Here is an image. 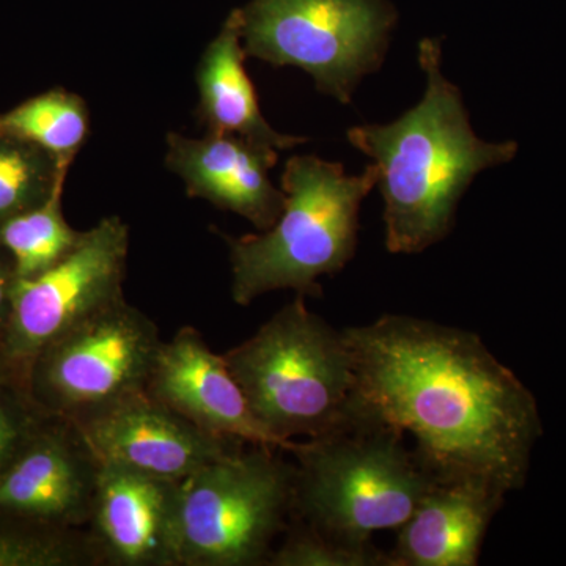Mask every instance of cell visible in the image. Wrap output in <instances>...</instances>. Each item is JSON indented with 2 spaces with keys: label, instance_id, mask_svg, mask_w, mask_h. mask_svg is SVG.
<instances>
[{
  "label": "cell",
  "instance_id": "9a60e30c",
  "mask_svg": "<svg viewBox=\"0 0 566 566\" xmlns=\"http://www.w3.org/2000/svg\"><path fill=\"white\" fill-rule=\"evenodd\" d=\"M505 491L482 476H434L412 516L398 528L389 566H476Z\"/></svg>",
  "mask_w": 566,
  "mask_h": 566
},
{
  "label": "cell",
  "instance_id": "8fae6325",
  "mask_svg": "<svg viewBox=\"0 0 566 566\" xmlns=\"http://www.w3.org/2000/svg\"><path fill=\"white\" fill-rule=\"evenodd\" d=\"M147 392L212 436L286 452L296 444H285L264 430L226 359L212 352L196 327L182 326L163 340Z\"/></svg>",
  "mask_w": 566,
  "mask_h": 566
},
{
  "label": "cell",
  "instance_id": "277c9868",
  "mask_svg": "<svg viewBox=\"0 0 566 566\" xmlns=\"http://www.w3.org/2000/svg\"><path fill=\"white\" fill-rule=\"evenodd\" d=\"M285 208L266 232L229 238L232 296L238 305L275 290L322 296L318 279L354 256L360 203L378 182L375 164L357 177L342 164L294 156L282 174Z\"/></svg>",
  "mask_w": 566,
  "mask_h": 566
},
{
  "label": "cell",
  "instance_id": "ac0fdd59",
  "mask_svg": "<svg viewBox=\"0 0 566 566\" xmlns=\"http://www.w3.org/2000/svg\"><path fill=\"white\" fill-rule=\"evenodd\" d=\"M63 180L39 207L22 211L0 223V244L13 260L14 277L29 279L61 262L84 232L71 229L63 218Z\"/></svg>",
  "mask_w": 566,
  "mask_h": 566
},
{
  "label": "cell",
  "instance_id": "52a82bcc",
  "mask_svg": "<svg viewBox=\"0 0 566 566\" xmlns=\"http://www.w3.org/2000/svg\"><path fill=\"white\" fill-rule=\"evenodd\" d=\"M241 17L245 55L307 71L344 104L381 65L395 22L386 0H253Z\"/></svg>",
  "mask_w": 566,
  "mask_h": 566
},
{
  "label": "cell",
  "instance_id": "7402d4cb",
  "mask_svg": "<svg viewBox=\"0 0 566 566\" xmlns=\"http://www.w3.org/2000/svg\"><path fill=\"white\" fill-rule=\"evenodd\" d=\"M14 270H7L0 263V324L11 322V289L14 283Z\"/></svg>",
  "mask_w": 566,
  "mask_h": 566
},
{
  "label": "cell",
  "instance_id": "ba28073f",
  "mask_svg": "<svg viewBox=\"0 0 566 566\" xmlns=\"http://www.w3.org/2000/svg\"><path fill=\"white\" fill-rule=\"evenodd\" d=\"M161 345L155 322L123 296L44 346L36 381L55 415L80 420L145 392Z\"/></svg>",
  "mask_w": 566,
  "mask_h": 566
},
{
  "label": "cell",
  "instance_id": "6da1fadb",
  "mask_svg": "<svg viewBox=\"0 0 566 566\" xmlns=\"http://www.w3.org/2000/svg\"><path fill=\"white\" fill-rule=\"evenodd\" d=\"M344 333L357 403L411 434L431 474L524 485L542 436L535 398L479 335L406 315Z\"/></svg>",
  "mask_w": 566,
  "mask_h": 566
},
{
  "label": "cell",
  "instance_id": "ffe728a7",
  "mask_svg": "<svg viewBox=\"0 0 566 566\" xmlns=\"http://www.w3.org/2000/svg\"><path fill=\"white\" fill-rule=\"evenodd\" d=\"M271 566H389L387 554H364L335 545L301 521H290L285 539L271 554Z\"/></svg>",
  "mask_w": 566,
  "mask_h": 566
},
{
  "label": "cell",
  "instance_id": "2e32d148",
  "mask_svg": "<svg viewBox=\"0 0 566 566\" xmlns=\"http://www.w3.org/2000/svg\"><path fill=\"white\" fill-rule=\"evenodd\" d=\"M241 40L243 17L237 10L203 52L197 71L200 122L207 126V133L229 134L275 150L303 144V137L285 136L264 120L255 88L245 73Z\"/></svg>",
  "mask_w": 566,
  "mask_h": 566
},
{
  "label": "cell",
  "instance_id": "5b68a950",
  "mask_svg": "<svg viewBox=\"0 0 566 566\" xmlns=\"http://www.w3.org/2000/svg\"><path fill=\"white\" fill-rule=\"evenodd\" d=\"M249 408L268 433L293 446L345 422L356 408V375L344 331L296 294L252 337L223 354Z\"/></svg>",
  "mask_w": 566,
  "mask_h": 566
},
{
  "label": "cell",
  "instance_id": "30bf717a",
  "mask_svg": "<svg viewBox=\"0 0 566 566\" xmlns=\"http://www.w3.org/2000/svg\"><path fill=\"white\" fill-rule=\"evenodd\" d=\"M73 422L99 463L172 482L244 444L200 430L147 390Z\"/></svg>",
  "mask_w": 566,
  "mask_h": 566
},
{
  "label": "cell",
  "instance_id": "d6986e66",
  "mask_svg": "<svg viewBox=\"0 0 566 566\" xmlns=\"http://www.w3.org/2000/svg\"><path fill=\"white\" fill-rule=\"evenodd\" d=\"M35 145L0 136V223L39 207L66 177L69 163L48 164Z\"/></svg>",
  "mask_w": 566,
  "mask_h": 566
},
{
  "label": "cell",
  "instance_id": "8992f818",
  "mask_svg": "<svg viewBox=\"0 0 566 566\" xmlns=\"http://www.w3.org/2000/svg\"><path fill=\"white\" fill-rule=\"evenodd\" d=\"M178 482V566L268 565L293 513L294 463L251 444Z\"/></svg>",
  "mask_w": 566,
  "mask_h": 566
},
{
  "label": "cell",
  "instance_id": "5bb4252c",
  "mask_svg": "<svg viewBox=\"0 0 566 566\" xmlns=\"http://www.w3.org/2000/svg\"><path fill=\"white\" fill-rule=\"evenodd\" d=\"M279 150L229 134L207 133L202 139L167 136L166 166L177 174L191 197L243 216L260 232L281 218L285 192L270 180Z\"/></svg>",
  "mask_w": 566,
  "mask_h": 566
},
{
  "label": "cell",
  "instance_id": "9c48e42d",
  "mask_svg": "<svg viewBox=\"0 0 566 566\" xmlns=\"http://www.w3.org/2000/svg\"><path fill=\"white\" fill-rule=\"evenodd\" d=\"M128 249V226L109 216L84 232L80 244L50 270L14 279L9 356L33 359L74 324L125 296Z\"/></svg>",
  "mask_w": 566,
  "mask_h": 566
},
{
  "label": "cell",
  "instance_id": "7a4b0ae2",
  "mask_svg": "<svg viewBox=\"0 0 566 566\" xmlns=\"http://www.w3.org/2000/svg\"><path fill=\"white\" fill-rule=\"evenodd\" d=\"M427 91L415 109L390 125L356 126L348 139L370 156L385 199L386 248L419 253L444 240L472 178L512 161L516 142H485L472 132L458 87L442 74L441 44L423 40Z\"/></svg>",
  "mask_w": 566,
  "mask_h": 566
},
{
  "label": "cell",
  "instance_id": "e0dca14e",
  "mask_svg": "<svg viewBox=\"0 0 566 566\" xmlns=\"http://www.w3.org/2000/svg\"><path fill=\"white\" fill-rule=\"evenodd\" d=\"M88 132L87 104L65 91L44 93L0 117V136L35 145L59 163H73Z\"/></svg>",
  "mask_w": 566,
  "mask_h": 566
},
{
  "label": "cell",
  "instance_id": "7c38bea8",
  "mask_svg": "<svg viewBox=\"0 0 566 566\" xmlns=\"http://www.w3.org/2000/svg\"><path fill=\"white\" fill-rule=\"evenodd\" d=\"M178 482L102 464L87 531L99 565L178 566Z\"/></svg>",
  "mask_w": 566,
  "mask_h": 566
},
{
  "label": "cell",
  "instance_id": "4fadbf2b",
  "mask_svg": "<svg viewBox=\"0 0 566 566\" xmlns=\"http://www.w3.org/2000/svg\"><path fill=\"white\" fill-rule=\"evenodd\" d=\"M102 463L77 424L62 417L0 475V513L51 526L87 527Z\"/></svg>",
  "mask_w": 566,
  "mask_h": 566
},
{
  "label": "cell",
  "instance_id": "3957f363",
  "mask_svg": "<svg viewBox=\"0 0 566 566\" xmlns=\"http://www.w3.org/2000/svg\"><path fill=\"white\" fill-rule=\"evenodd\" d=\"M290 453L293 520L356 553L382 554L371 536L403 526L434 480L403 431L357 400L345 422Z\"/></svg>",
  "mask_w": 566,
  "mask_h": 566
},
{
  "label": "cell",
  "instance_id": "44dd1931",
  "mask_svg": "<svg viewBox=\"0 0 566 566\" xmlns=\"http://www.w3.org/2000/svg\"><path fill=\"white\" fill-rule=\"evenodd\" d=\"M32 441L25 442V428L13 409L0 400V475L17 461Z\"/></svg>",
  "mask_w": 566,
  "mask_h": 566
}]
</instances>
